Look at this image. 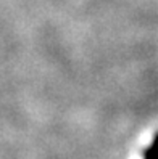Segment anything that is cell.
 <instances>
[{
	"label": "cell",
	"instance_id": "1",
	"mask_svg": "<svg viewBox=\"0 0 158 159\" xmlns=\"http://www.w3.org/2000/svg\"><path fill=\"white\" fill-rule=\"evenodd\" d=\"M144 159H158V132L153 137L152 145L144 151Z\"/></svg>",
	"mask_w": 158,
	"mask_h": 159
}]
</instances>
